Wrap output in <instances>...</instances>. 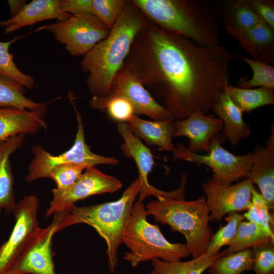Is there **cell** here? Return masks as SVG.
I'll use <instances>...</instances> for the list:
<instances>
[{
	"label": "cell",
	"mask_w": 274,
	"mask_h": 274,
	"mask_svg": "<svg viewBox=\"0 0 274 274\" xmlns=\"http://www.w3.org/2000/svg\"><path fill=\"white\" fill-rule=\"evenodd\" d=\"M231 58L223 46L199 45L148 19L123 66L178 120L212 110L229 84Z\"/></svg>",
	"instance_id": "obj_1"
},
{
	"label": "cell",
	"mask_w": 274,
	"mask_h": 274,
	"mask_svg": "<svg viewBox=\"0 0 274 274\" xmlns=\"http://www.w3.org/2000/svg\"><path fill=\"white\" fill-rule=\"evenodd\" d=\"M148 19L126 1L108 36L87 52L80 63L88 74L86 85L93 97H105L111 83L124 65L135 37Z\"/></svg>",
	"instance_id": "obj_2"
},
{
	"label": "cell",
	"mask_w": 274,
	"mask_h": 274,
	"mask_svg": "<svg viewBox=\"0 0 274 274\" xmlns=\"http://www.w3.org/2000/svg\"><path fill=\"white\" fill-rule=\"evenodd\" d=\"M151 22L201 46L219 45L221 11L204 0H130Z\"/></svg>",
	"instance_id": "obj_3"
},
{
	"label": "cell",
	"mask_w": 274,
	"mask_h": 274,
	"mask_svg": "<svg viewBox=\"0 0 274 274\" xmlns=\"http://www.w3.org/2000/svg\"><path fill=\"white\" fill-rule=\"evenodd\" d=\"M140 182L138 178L117 200L95 205L77 207L54 214L56 232L70 226L83 223L93 228L105 241L108 268L113 273L118 263V251L135 200Z\"/></svg>",
	"instance_id": "obj_4"
},
{
	"label": "cell",
	"mask_w": 274,
	"mask_h": 274,
	"mask_svg": "<svg viewBox=\"0 0 274 274\" xmlns=\"http://www.w3.org/2000/svg\"><path fill=\"white\" fill-rule=\"evenodd\" d=\"M146 209L148 216L156 222L168 225L184 236L192 258L206 253L213 230L209 225L210 210L204 195L189 201L170 198L151 200Z\"/></svg>",
	"instance_id": "obj_5"
},
{
	"label": "cell",
	"mask_w": 274,
	"mask_h": 274,
	"mask_svg": "<svg viewBox=\"0 0 274 274\" xmlns=\"http://www.w3.org/2000/svg\"><path fill=\"white\" fill-rule=\"evenodd\" d=\"M144 202H134L124 230L122 243L129 250L123 259L131 266L154 259L167 262L180 260L190 254L185 244L169 242L156 225L147 220Z\"/></svg>",
	"instance_id": "obj_6"
},
{
	"label": "cell",
	"mask_w": 274,
	"mask_h": 274,
	"mask_svg": "<svg viewBox=\"0 0 274 274\" xmlns=\"http://www.w3.org/2000/svg\"><path fill=\"white\" fill-rule=\"evenodd\" d=\"M70 99L77 116L78 129L74 143L68 150L53 155L40 145L32 148L33 157L28 167L26 181L32 182L41 178H48L50 171L55 167L63 164H72L84 166L86 169L98 164L115 165L119 160L114 157H107L92 152L86 143L82 118L77 110L72 96Z\"/></svg>",
	"instance_id": "obj_7"
},
{
	"label": "cell",
	"mask_w": 274,
	"mask_h": 274,
	"mask_svg": "<svg viewBox=\"0 0 274 274\" xmlns=\"http://www.w3.org/2000/svg\"><path fill=\"white\" fill-rule=\"evenodd\" d=\"M252 152L243 155H234L222 146V140L217 134L211 140L209 151L201 155L178 144L173 151L176 159L209 166L213 170V180L230 185L243 178H247L252 164Z\"/></svg>",
	"instance_id": "obj_8"
},
{
	"label": "cell",
	"mask_w": 274,
	"mask_h": 274,
	"mask_svg": "<svg viewBox=\"0 0 274 274\" xmlns=\"http://www.w3.org/2000/svg\"><path fill=\"white\" fill-rule=\"evenodd\" d=\"M39 200L35 195L24 197L12 211L15 223L8 239L0 246V274H7L41 228L38 220Z\"/></svg>",
	"instance_id": "obj_9"
},
{
	"label": "cell",
	"mask_w": 274,
	"mask_h": 274,
	"mask_svg": "<svg viewBox=\"0 0 274 274\" xmlns=\"http://www.w3.org/2000/svg\"><path fill=\"white\" fill-rule=\"evenodd\" d=\"M41 28L51 32L71 55L76 56H84L110 31L98 17L89 13L72 15L66 20Z\"/></svg>",
	"instance_id": "obj_10"
},
{
	"label": "cell",
	"mask_w": 274,
	"mask_h": 274,
	"mask_svg": "<svg viewBox=\"0 0 274 274\" xmlns=\"http://www.w3.org/2000/svg\"><path fill=\"white\" fill-rule=\"evenodd\" d=\"M122 186L121 182L115 177L106 174L95 167L88 168L68 189H53V197L46 216L67 210L78 200L90 196L114 192Z\"/></svg>",
	"instance_id": "obj_11"
},
{
	"label": "cell",
	"mask_w": 274,
	"mask_h": 274,
	"mask_svg": "<svg viewBox=\"0 0 274 274\" xmlns=\"http://www.w3.org/2000/svg\"><path fill=\"white\" fill-rule=\"evenodd\" d=\"M117 130L123 140L121 149L124 156L134 161L139 171L140 189L138 200L144 202L147 197L154 196L158 200L166 198L184 199L185 188L182 185L175 190L165 191L151 185L148 176L154 164L150 150L130 130L126 123H118Z\"/></svg>",
	"instance_id": "obj_12"
},
{
	"label": "cell",
	"mask_w": 274,
	"mask_h": 274,
	"mask_svg": "<svg viewBox=\"0 0 274 274\" xmlns=\"http://www.w3.org/2000/svg\"><path fill=\"white\" fill-rule=\"evenodd\" d=\"M206 203L210 210V221H220L226 215L248 210L255 187L248 178L232 185L212 179L202 182Z\"/></svg>",
	"instance_id": "obj_13"
},
{
	"label": "cell",
	"mask_w": 274,
	"mask_h": 274,
	"mask_svg": "<svg viewBox=\"0 0 274 274\" xmlns=\"http://www.w3.org/2000/svg\"><path fill=\"white\" fill-rule=\"evenodd\" d=\"M121 96L128 100L136 116L144 115L155 121L174 119L136 77L123 65L113 79L106 96Z\"/></svg>",
	"instance_id": "obj_14"
},
{
	"label": "cell",
	"mask_w": 274,
	"mask_h": 274,
	"mask_svg": "<svg viewBox=\"0 0 274 274\" xmlns=\"http://www.w3.org/2000/svg\"><path fill=\"white\" fill-rule=\"evenodd\" d=\"M55 233L56 224L53 220L48 226L41 228L7 274H56L52 250Z\"/></svg>",
	"instance_id": "obj_15"
},
{
	"label": "cell",
	"mask_w": 274,
	"mask_h": 274,
	"mask_svg": "<svg viewBox=\"0 0 274 274\" xmlns=\"http://www.w3.org/2000/svg\"><path fill=\"white\" fill-rule=\"evenodd\" d=\"M223 128V121L214 115L196 112L185 119L175 120L173 137H187L189 139L188 150L208 153L211 139Z\"/></svg>",
	"instance_id": "obj_16"
},
{
	"label": "cell",
	"mask_w": 274,
	"mask_h": 274,
	"mask_svg": "<svg viewBox=\"0 0 274 274\" xmlns=\"http://www.w3.org/2000/svg\"><path fill=\"white\" fill-rule=\"evenodd\" d=\"M252 152V164L248 176L259 187L270 210L274 209V129L265 146L257 145Z\"/></svg>",
	"instance_id": "obj_17"
},
{
	"label": "cell",
	"mask_w": 274,
	"mask_h": 274,
	"mask_svg": "<svg viewBox=\"0 0 274 274\" xmlns=\"http://www.w3.org/2000/svg\"><path fill=\"white\" fill-rule=\"evenodd\" d=\"M45 106L33 110L0 108V143L19 134H35L46 129Z\"/></svg>",
	"instance_id": "obj_18"
},
{
	"label": "cell",
	"mask_w": 274,
	"mask_h": 274,
	"mask_svg": "<svg viewBox=\"0 0 274 274\" xmlns=\"http://www.w3.org/2000/svg\"><path fill=\"white\" fill-rule=\"evenodd\" d=\"M61 0H33L26 4L14 16L0 21L5 33H11L24 26L49 19L63 21L72 15L64 12L60 7Z\"/></svg>",
	"instance_id": "obj_19"
},
{
	"label": "cell",
	"mask_w": 274,
	"mask_h": 274,
	"mask_svg": "<svg viewBox=\"0 0 274 274\" xmlns=\"http://www.w3.org/2000/svg\"><path fill=\"white\" fill-rule=\"evenodd\" d=\"M26 134L21 133L0 143V213H12L16 202L14 192V180L11 161V155L20 148Z\"/></svg>",
	"instance_id": "obj_20"
},
{
	"label": "cell",
	"mask_w": 274,
	"mask_h": 274,
	"mask_svg": "<svg viewBox=\"0 0 274 274\" xmlns=\"http://www.w3.org/2000/svg\"><path fill=\"white\" fill-rule=\"evenodd\" d=\"M175 120L149 121L134 115L127 123L132 132L148 146H157L164 151L175 149L172 138L174 133Z\"/></svg>",
	"instance_id": "obj_21"
},
{
	"label": "cell",
	"mask_w": 274,
	"mask_h": 274,
	"mask_svg": "<svg viewBox=\"0 0 274 274\" xmlns=\"http://www.w3.org/2000/svg\"><path fill=\"white\" fill-rule=\"evenodd\" d=\"M212 110L223 121V136L231 145H236L243 139L251 135L250 126L243 120V112L226 92L221 94Z\"/></svg>",
	"instance_id": "obj_22"
},
{
	"label": "cell",
	"mask_w": 274,
	"mask_h": 274,
	"mask_svg": "<svg viewBox=\"0 0 274 274\" xmlns=\"http://www.w3.org/2000/svg\"><path fill=\"white\" fill-rule=\"evenodd\" d=\"M273 30L265 23H261L243 31L235 39L252 59L270 62L274 59Z\"/></svg>",
	"instance_id": "obj_23"
},
{
	"label": "cell",
	"mask_w": 274,
	"mask_h": 274,
	"mask_svg": "<svg viewBox=\"0 0 274 274\" xmlns=\"http://www.w3.org/2000/svg\"><path fill=\"white\" fill-rule=\"evenodd\" d=\"M226 30L236 39L243 31L265 23L249 6L247 0L228 1L221 10Z\"/></svg>",
	"instance_id": "obj_24"
},
{
	"label": "cell",
	"mask_w": 274,
	"mask_h": 274,
	"mask_svg": "<svg viewBox=\"0 0 274 274\" xmlns=\"http://www.w3.org/2000/svg\"><path fill=\"white\" fill-rule=\"evenodd\" d=\"M226 254L225 250L213 255L206 253L185 261L167 262L157 259L152 261V265L157 274H202L215 260Z\"/></svg>",
	"instance_id": "obj_25"
},
{
	"label": "cell",
	"mask_w": 274,
	"mask_h": 274,
	"mask_svg": "<svg viewBox=\"0 0 274 274\" xmlns=\"http://www.w3.org/2000/svg\"><path fill=\"white\" fill-rule=\"evenodd\" d=\"M223 91L243 112L250 113L259 107L274 104L272 89L264 87L241 88L228 84L225 86Z\"/></svg>",
	"instance_id": "obj_26"
},
{
	"label": "cell",
	"mask_w": 274,
	"mask_h": 274,
	"mask_svg": "<svg viewBox=\"0 0 274 274\" xmlns=\"http://www.w3.org/2000/svg\"><path fill=\"white\" fill-rule=\"evenodd\" d=\"M25 88L17 81L0 74V108L33 110L46 106L47 103L37 102L26 97Z\"/></svg>",
	"instance_id": "obj_27"
},
{
	"label": "cell",
	"mask_w": 274,
	"mask_h": 274,
	"mask_svg": "<svg viewBox=\"0 0 274 274\" xmlns=\"http://www.w3.org/2000/svg\"><path fill=\"white\" fill-rule=\"evenodd\" d=\"M267 242L274 243V238L258 225L243 220L225 251L227 254H230Z\"/></svg>",
	"instance_id": "obj_28"
},
{
	"label": "cell",
	"mask_w": 274,
	"mask_h": 274,
	"mask_svg": "<svg viewBox=\"0 0 274 274\" xmlns=\"http://www.w3.org/2000/svg\"><path fill=\"white\" fill-rule=\"evenodd\" d=\"M253 264V252L250 248L219 257L208 270L210 274H241L252 270Z\"/></svg>",
	"instance_id": "obj_29"
},
{
	"label": "cell",
	"mask_w": 274,
	"mask_h": 274,
	"mask_svg": "<svg viewBox=\"0 0 274 274\" xmlns=\"http://www.w3.org/2000/svg\"><path fill=\"white\" fill-rule=\"evenodd\" d=\"M235 56L249 64L253 71V76L251 78L240 79L235 87L245 89L258 87L273 90V67L266 62L249 58L241 54Z\"/></svg>",
	"instance_id": "obj_30"
},
{
	"label": "cell",
	"mask_w": 274,
	"mask_h": 274,
	"mask_svg": "<svg viewBox=\"0 0 274 274\" xmlns=\"http://www.w3.org/2000/svg\"><path fill=\"white\" fill-rule=\"evenodd\" d=\"M89 105L93 109L102 112L107 111L109 116L118 123H127L134 115L131 104L121 96H106L101 98L92 97Z\"/></svg>",
	"instance_id": "obj_31"
},
{
	"label": "cell",
	"mask_w": 274,
	"mask_h": 274,
	"mask_svg": "<svg viewBox=\"0 0 274 274\" xmlns=\"http://www.w3.org/2000/svg\"><path fill=\"white\" fill-rule=\"evenodd\" d=\"M243 215L247 221L258 225L274 238L273 215L261 194L255 189L252 192L251 205Z\"/></svg>",
	"instance_id": "obj_32"
},
{
	"label": "cell",
	"mask_w": 274,
	"mask_h": 274,
	"mask_svg": "<svg viewBox=\"0 0 274 274\" xmlns=\"http://www.w3.org/2000/svg\"><path fill=\"white\" fill-rule=\"evenodd\" d=\"M245 219L243 214L231 213L225 217L226 224L221 226L213 234L207 248L206 253L213 255L220 252L222 247L228 246L234 238L239 223Z\"/></svg>",
	"instance_id": "obj_33"
},
{
	"label": "cell",
	"mask_w": 274,
	"mask_h": 274,
	"mask_svg": "<svg viewBox=\"0 0 274 274\" xmlns=\"http://www.w3.org/2000/svg\"><path fill=\"white\" fill-rule=\"evenodd\" d=\"M17 39L8 42H0V74L11 78L25 88L32 90L35 86L34 79L22 72L14 61L13 55L9 52L10 45Z\"/></svg>",
	"instance_id": "obj_34"
},
{
	"label": "cell",
	"mask_w": 274,
	"mask_h": 274,
	"mask_svg": "<svg viewBox=\"0 0 274 274\" xmlns=\"http://www.w3.org/2000/svg\"><path fill=\"white\" fill-rule=\"evenodd\" d=\"M125 2L126 0H92V14L111 29Z\"/></svg>",
	"instance_id": "obj_35"
},
{
	"label": "cell",
	"mask_w": 274,
	"mask_h": 274,
	"mask_svg": "<svg viewBox=\"0 0 274 274\" xmlns=\"http://www.w3.org/2000/svg\"><path fill=\"white\" fill-rule=\"evenodd\" d=\"M255 274H273L274 243L267 242L252 247Z\"/></svg>",
	"instance_id": "obj_36"
},
{
	"label": "cell",
	"mask_w": 274,
	"mask_h": 274,
	"mask_svg": "<svg viewBox=\"0 0 274 274\" xmlns=\"http://www.w3.org/2000/svg\"><path fill=\"white\" fill-rule=\"evenodd\" d=\"M86 168L81 165L67 164L58 165L49 173L48 178L56 184V189L65 190L70 188Z\"/></svg>",
	"instance_id": "obj_37"
},
{
	"label": "cell",
	"mask_w": 274,
	"mask_h": 274,
	"mask_svg": "<svg viewBox=\"0 0 274 274\" xmlns=\"http://www.w3.org/2000/svg\"><path fill=\"white\" fill-rule=\"evenodd\" d=\"M250 8L271 28L274 29V1L247 0Z\"/></svg>",
	"instance_id": "obj_38"
},
{
	"label": "cell",
	"mask_w": 274,
	"mask_h": 274,
	"mask_svg": "<svg viewBox=\"0 0 274 274\" xmlns=\"http://www.w3.org/2000/svg\"><path fill=\"white\" fill-rule=\"evenodd\" d=\"M60 7L64 12L71 15L92 14V0H61Z\"/></svg>",
	"instance_id": "obj_39"
},
{
	"label": "cell",
	"mask_w": 274,
	"mask_h": 274,
	"mask_svg": "<svg viewBox=\"0 0 274 274\" xmlns=\"http://www.w3.org/2000/svg\"><path fill=\"white\" fill-rule=\"evenodd\" d=\"M12 17L16 15L26 4V1H8Z\"/></svg>",
	"instance_id": "obj_40"
},
{
	"label": "cell",
	"mask_w": 274,
	"mask_h": 274,
	"mask_svg": "<svg viewBox=\"0 0 274 274\" xmlns=\"http://www.w3.org/2000/svg\"><path fill=\"white\" fill-rule=\"evenodd\" d=\"M149 274H157V273L154 270H153L152 271H151V272Z\"/></svg>",
	"instance_id": "obj_41"
}]
</instances>
